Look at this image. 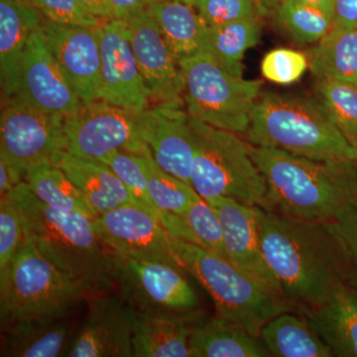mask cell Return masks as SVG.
I'll return each instance as SVG.
<instances>
[{
    "label": "cell",
    "mask_w": 357,
    "mask_h": 357,
    "mask_svg": "<svg viewBox=\"0 0 357 357\" xmlns=\"http://www.w3.org/2000/svg\"><path fill=\"white\" fill-rule=\"evenodd\" d=\"M86 294L26 236L8 287L0 294L1 325L10 321L70 317Z\"/></svg>",
    "instance_id": "obj_7"
},
{
    "label": "cell",
    "mask_w": 357,
    "mask_h": 357,
    "mask_svg": "<svg viewBox=\"0 0 357 357\" xmlns=\"http://www.w3.org/2000/svg\"><path fill=\"white\" fill-rule=\"evenodd\" d=\"M65 119L17 98H6L0 116V159L24 180L32 167L67 151Z\"/></svg>",
    "instance_id": "obj_10"
},
{
    "label": "cell",
    "mask_w": 357,
    "mask_h": 357,
    "mask_svg": "<svg viewBox=\"0 0 357 357\" xmlns=\"http://www.w3.org/2000/svg\"><path fill=\"white\" fill-rule=\"evenodd\" d=\"M282 0H256L262 15H266L270 11L276 10Z\"/></svg>",
    "instance_id": "obj_44"
},
{
    "label": "cell",
    "mask_w": 357,
    "mask_h": 357,
    "mask_svg": "<svg viewBox=\"0 0 357 357\" xmlns=\"http://www.w3.org/2000/svg\"><path fill=\"white\" fill-rule=\"evenodd\" d=\"M76 332L70 316L7 321L2 324L1 356H65Z\"/></svg>",
    "instance_id": "obj_22"
},
{
    "label": "cell",
    "mask_w": 357,
    "mask_h": 357,
    "mask_svg": "<svg viewBox=\"0 0 357 357\" xmlns=\"http://www.w3.org/2000/svg\"><path fill=\"white\" fill-rule=\"evenodd\" d=\"M0 294L8 287L14 260L25 241V230L17 206L10 197H0Z\"/></svg>",
    "instance_id": "obj_34"
},
{
    "label": "cell",
    "mask_w": 357,
    "mask_h": 357,
    "mask_svg": "<svg viewBox=\"0 0 357 357\" xmlns=\"http://www.w3.org/2000/svg\"><path fill=\"white\" fill-rule=\"evenodd\" d=\"M13 98L36 109L65 117L83 109V102L49 50L41 25L33 31L26 45L20 89Z\"/></svg>",
    "instance_id": "obj_16"
},
{
    "label": "cell",
    "mask_w": 357,
    "mask_h": 357,
    "mask_svg": "<svg viewBox=\"0 0 357 357\" xmlns=\"http://www.w3.org/2000/svg\"><path fill=\"white\" fill-rule=\"evenodd\" d=\"M93 223L114 255L167 263L185 270L163 225L142 206H119L98 215Z\"/></svg>",
    "instance_id": "obj_12"
},
{
    "label": "cell",
    "mask_w": 357,
    "mask_h": 357,
    "mask_svg": "<svg viewBox=\"0 0 357 357\" xmlns=\"http://www.w3.org/2000/svg\"><path fill=\"white\" fill-rule=\"evenodd\" d=\"M100 25L58 24L43 17L47 46L84 105L98 100L102 83Z\"/></svg>",
    "instance_id": "obj_13"
},
{
    "label": "cell",
    "mask_w": 357,
    "mask_h": 357,
    "mask_svg": "<svg viewBox=\"0 0 357 357\" xmlns=\"http://www.w3.org/2000/svg\"><path fill=\"white\" fill-rule=\"evenodd\" d=\"M257 218L263 255L291 306H321L347 283L331 222L261 208H257Z\"/></svg>",
    "instance_id": "obj_1"
},
{
    "label": "cell",
    "mask_w": 357,
    "mask_h": 357,
    "mask_svg": "<svg viewBox=\"0 0 357 357\" xmlns=\"http://www.w3.org/2000/svg\"><path fill=\"white\" fill-rule=\"evenodd\" d=\"M258 338L241 326L215 317L208 323L192 324L190 354L194 357L271 356Z\"/></svg>",
    "instance_id": "obj_25"
},
{
    "label": "cell",
    "mask_w": 357,
    "mask_h": 357,
    "mask_svg": "<svg viewBox=\"0 0 357 357\" xmlns=\"http://www.w3.org/2000/svg\"><path fill=\"white\" fill-rule=\"evenodd\" d=\"M192 7L208 27L262 16L256 0H194Z\"/></svg>",
    "instance_id": "obj_37"
},
{
    "label": "cell",
    "mask_w": 357,
    "mask_h": 357,
    "mask_svg": "<svg viewBox=\"0 0 357 357\" xmlns=\"http://www.w3.org/2000/svg\"><path fill=\"white\" fill-rule=\"evenodd\" d=\"M98 161L109 166L116 174L117 177L121 178L122 183L128 187L134 198L159 220H161L163 213L157 210L148 192V178L144 155L128 153V152L116 150L105 155Z\"/></svg>",
    "instance_id": "obj_35"
},
{
    "label": "cell",
    "mask_w": 357,
    "mask_h": 357,
    "mask_svg": "<svg viewBox=\"0 0 357 357\" xmlns=\"http://www.w3.org/2000/svg\"><path fill=\"white\" fill-rule=\"evenodd\" d=\"M181 1L185 2V3L189 4V6H192V3H194V0H181Z\"/></svg>",
    "instance_id": "obj_46"
},
{
    "label": "cell",
    "mask_w": 357,
    "mask_h": 357,
    "mask_svg": "<svg viewBox=\"0 0 357 357\" xmlns=\"http://www.w3.org/2000/svg\"><path fill=\"white\" fill-rule=\"evenodd\" d=\"M309 68L318 81L357 86V29L335 27L307 53Z\"/></svg>",
    "instance_id": "obj_27"
},
{
    "label": "cell",
    "mask_w": 357,
    "mask_h": 357,
    "mask_svg": "<svg viewBox=\"0 0 357 357\" xmlns=\"http://www.w3.org/2000/svg\"><path fill=\"white\" fill-rule=\"evenodd\" d=\"M119 296L135 314L198 321L201 301L185 270L167 263L114 255Z\"/></svg>",
    "instance_id": "obj_9"
},
{
    "label": "cell",
    "mask_w": 357,
    "mask_h": 357,
    "mask_svg": "<svg viewBox=\"0 0 357 357\" xmlns=\"http://www.w3.org/2000/svg\"><path fill=\"white\" fill-rule=\"evenodd\" d=\"M185 79L188 112L204 123L236 134L246 133L260 98L262 82L232 76L206 52L178 62Z\"/></svg>",
    "instance_id": "obj_8"
},
{
    "label": "cell",
    "mask_w": 357,
    "mask_h": 357,
    "mask_svg": "<svg viewBox=\"0 0 357 357\" xmlns=\"http://www.w3.org/2000/svg\"><path fill=\"white\" fill-rule=\"evenodd\" d=\"M8 196L20 211L26 236L88 299L116 286L114 255L96 232L95 218L47 206L24 181Z\"/></svg>",
    "instance_id": "obj_2"
},
{
    "label": "cell",
    "mask_w": 357,
    "mask_h": 357,
    "mask_svg": "<svg viewBox=\"0 0 357 357\" xmlns=\"http://www.w3.org/2000/svg\"><path fill=\"white\" fill-rule=\"evenodd\" d=\"M84 9L98 18L105 20H114V6L110 0H77Z\"/></svg>",
    "instance_id": "obj_43"
},
{
    "label": "cell",
    "mask_w": 357,
    "mask_h": 357,
    "mask_svg": "<svg viewBox=\"0 0 357 357\" xmlns=\"http://www.w3.org/2000/svg\"><path fill=\"white\" fill-rule=\"evenodd\" d=\"M164 0H110L114 6L115 18L126 20L129 16L145 10L147 7Z\"/></svg>",
    "instance_id": "obj_42"
},
{
    "label": "cell",
    "mask_w": 357,
    "mask_h": 357,
    "mask_svg": "<svg viewBox=\"0 0 357 357\" xmlns=\"http://www.w3.org/2000/svg\"><path fill=\"white\" fill-rule=\"evenodd\" d=\"M140 112L103 100L84 105L77 114L66 117L67 151L96 161L116 150L137 155L151 153L141 137Z\"/></svg>",
    "instance_id": "obj_11"
},
{
    "label": "cell",
    "mask_w": 357,
    "mask_h": 357,
    "mask_svg": "<svg viewBox=\"0 0 357 357\" xmlns=\"http://www.w3.org/2000/svg\"><path fill=\"white\" fill-rule=\"evenodd\" d=\"M133 314L134 356H191L189 338L192 324L168 317Z\"/></svg>",
    "instance_id": "obj_26"
},
{
    "label": "cell",
    "mask_w": 357,
    "mask_h": 357,
    "mask_svg": "<svg viewBox=\"0 0 357 357\" xmlns=\"http://www.w3.org/2000/svg\"><path fill=\"white\" fill-rule=\"evenodd\" d=\"M126 20L134 56L151 102L184 105V75L157 23L146 9Z\"/></svg>",
    "instance_id": "obj_14"
},
{
    "label": "cell",
    "mask_w": 357,
    "mask_h": 357,
    "mask_svg": "<svg viewBox=\"0 0 357 357\" xmlns=\"http://www.w3.org/2000/svg\"><path fill=\"white\" fill-rule=\"evenodd\" d=\"M89 300L86 319L65 356L133 357L132 310L119 294H103Z\"/></svg>",
    "instance_id": "obj_17"
},
{
    "label": "cell",
    "mask_w": 357,
    "mask_h": 357,
    "mask_svg": "<svg viewBox=\"0 0 357 357\" xmlns=\"http://www.w3.org/2000/svg\"><path fill=\"white\" fill-rule=\"evenodd\" d=\"M249 151L266 181L270 211L333 222L354 208L357 161H321L251 144Z\"/></svg>",
    "instance_id": "obj_3"
},
{
    "label": "cell",
    "mask_w": 357,
    "mask_h": 357,
    "mask_svg": "<svg viewBox=\"0 0 357 357\" xmlns=\"http://www.w3.org/2000/svg\"><path fill=\"white\" fill-rule=\"evenodd\" d=\"M333 26L357 29V0H335Z\"/></svg>",
    "instance_id": "obj_41"
},
{
    "label": "cell",
    "mask_w": 357,
    "mask_h": 357,
    "mask_svg": "<svg viewBox=\"0 0 357 357\" xmlns=\"http://www.w3.org/2000/svg\"><path fill=\"white\" fill-rule=\"evenodd\" d=\"M190 116L195 138L192 187L199 196L206 201L227 197L269 210L266 181L251 157L249 143Z\"/></svg>",
    "instance_id": "obj_6"
},
{
    "label": "cell",
    "mask_w": 357,
    "mask_h": 357,
    "mask_svg": "<svg viewBox=\"0 0 357 357\" xmlns=\"http://www.w3.org/2000/svg\"><path fill=\"white\" fill-rule=\"evenodd\" d=\"M144 160L148 192L157 210L183 217L189 208L196 190L164 171L155 162L151 153L144 155Z\"/></svg>",
    "instance_id": "obj_32"
},
{
    "label": "cell",
    "mask_w": 357,
    "mask_h": 357,
    "mask_svg": "<svg viewBox=\"0 0 357 357\" xmlns=\"http://www.w3.org/2000/svg\"><path fill=\"white\" fill-rule=\"evenodd\" d=\"M276 16L279 25L298 44L317 43L333 27L332 10L300 0H282Z\"/></svg>",
    "instance_id": "obj_31"
},
{
    "label": "cell",
    "mask_w": 357,
    "mask_h": 357,
    "mask_svg": "<svg viewBox=\"0 0 357 357\" xmlns=\"http://www.w3.org/2000/svg\"><path fill=\"white\" fill-rule=\"evenodd\" d=\"M52 163L64 171L84 195L96 217L128 204L142 206L116 174L102 162L81 158L63 150L53 157Z\"/></svg>",
    "instance_id": "obj_21"
},
{
    "label": "cell",
    "mask_w": 357,
    "mask_h": 357,
    "mask_svg": "<svg viewBox=\"0 0 357 357\" xmlns=\"http://www.w3.org/2000/svg\"><path fill=\"white\" fill-rule=\"evenodd\" d=\"M298 311L333 356L357 357V289L345 283L325 304Z\"/></svg>",
    "instance_id": "obj_23"
},
{
    "label": "cell",
    "mask_w": 357,
    "mask_h": 357,
    "mask_svg": "<svg viewBox=\"0 0 357 357\" xmlns=\"http://www.w3.org/2000/svg\"><path fill=\"white\" fill-rule=\"evenodd\" d=\"M249 144L321 161H357V148L319 98L265 91L246 131Z\"/></svg>",
    "instance_id": "obj_4"
},
{
    "label": "cell",
    "mask_w": 357,
    "mask_h": 357,
    "mask_svg": "<svg viewBox=\"0 0 357 357\" xmlns=\"http://www.w3.org/2000/svg\"><path fill=\"white\" fill-rule=\"evenodd\" d=\"M300 1L306 2V3L314 4V6L324 7L333 11V1L335 0H300Z\"/></svg>",
    "instance_id": "obj_45"
},
{
    "label": "cell",
    "mask_w": 357,
    "mask_h": 357,
    "mask_svg": "<svg viewBox=\"0 0 357 357\" xmlns=\"http://www.w3.org/2000/svg\"><path fill=\"white\" fill-rule=\"evenodd\" d=\"M331 227L342 252L345 279L357 289V215L354 208L331 222Z\"/></svg>",
    "instance_id": "obj_40"
},
{
    "label": "cell",
    "mask_w": 357,
    "mask_h": 357,
    "mask_svg": "<svg viewBox=\"0 0 357 357\" xmlns=\"http://www.w3.org/2000/svg\"><path fill=\"white\" fill-rule=\"evenodd\" d=\"M317 93L340 130L357 148V86L318 81Z\"/></svg>",
    "instance_id": "obj_33"
},
{
    "label": "cell",
    "mask_w": 357,
    "mask_h": 357,
    "mask_svg": "<svg viewBox=\"0 0 357 357\" xmlns=\"http://www.w3.org/2000/svg\"><path fill=\"white\" fill-rule=\"evenodd\" d=\"M309 68L307 56L288 48H277L263 58L261 72L268 81L278 84H291L299 81Z\"/></svg>",
    "instance_id": "obj_38"
},
{
    "label": "cell",
    "mask_w": 357,
    "mask_h": 357,
    "mask_svg": "<svg viewBox=\"0 0 357 357\" xmlns=\"http://www.w3.org/2000/svg\"><path fill=\"white\" fill-rule=\"evenodd\" d=\"M206 202L217 211L222 222L227 259L268 292L286 301L280 284L263 255L257 206H248L227 197Z\"/></svg>",
    "instance_id": "obj_18"
},
{
    "label": "cell",
    "mask_w": 357,
    "mask_h": 357,
    "mask_svg": "<svg viewBox=\"0 0 357 357\" xmlns=\"http://www.w3.org/2000/svg\"><path fill=\"white\" fill-rule=\"evenodd\" d=\"M43 15L25 0H0V84L6 98L17 95L26 45Z\"/></svg>",
    "instance_id": "obj_20"
},
{
    "label": "cell",
    "mask_w": 357,
    "mask_h": 357,
    "mask_svg": "<svg viewBox=\"0 0 357 357\" xmlns=\"http://www.w3.org/2000/svg\"><path fill=\"white\" fill-rule=\"evenodd\" d=\"M98 28L102 49L98 100L136 112L149 109V91L134 56L126 20H107Z\"/></svg>",
    "instance_id": "obj_15"
},
{
    "label": "cell",
    "mask_w": 357,
    "mask_h": 357,
    "mask_svg": "<svg viewBox=\"0 0 357 357\" xmlns=\"http://www.w3.org/2000/svg\"><path fill=\"white\" fill-rule=\"evenodd\" d=\"M36 7L44 18L58 24L96 27V16L89 13L77 0H25Z\"/></svg>",
    "instance_id": "obj_39"
},
{
    "label": "cell",
    "mask_w": 357,
    "mask_h": 357,
    "mask_svg": "<svg viewBox=\"0 0 357 357\" xmlns=\"http://www.w3.org/2000/svg\"><path fill=\"white\" fill-rule=\"evenodd\" d=\"M170 238L183 268L210 294L218 318L259 337L268 321L292 310L288 302L268 292L227 258L198 244Z\"/></svg>",
    "instance_id": "obj_5"
},
{
    "label": "cell",
    "mask_w": 357,
    "mask_h": 357,
    "mask_svg": "<svg viewBox=\"0 0 357 357\" xmlns=\"http://www.w3.org/2000/svg\"><path fill=\"white\" fill-rule=\"evenodd\" d=\"M270 356L330 357L332 352L304 317L285 312L263 326L259 335Z\"/></svg>",
    "instance_id": "obj_28"
},
{
    "label": "cell",
    "mask_w": 357,
    "mask_h": 357,
    "mask_svg": "<svg viewBox=\"0 0 357 357\" xmlns=\"http://www.w3.org/2000/svg\"><path fill=\"white\" fill-rule=\"evenodd\" d=\"M354 211H356V213L357 215V198L356 199V202H354Z\"/></svg>",
    "instance_id": "obj_47"
},
{
    "label": "cell",
    "mask_w": 357,
    "mask_h": 357,
    "mask_svg": "<svg viewBox=\"0 0 357 357\" xmlns=\"http://www.w3.org/2000/svg\"><path fill=\"white\" fill-rule=\"evenodd\" d=\"M184 105H155L140 112L139 131L157 164L192 185L195 138Z\"/></svg>",
    "instance_id": "obj_19"
},
{
    "label": "cell",
    "mask_w": 357,
    "mask_h": 357,
    "mask_svg": "<svg viewBox=\"0 0 357 357\" xmlns=\"http://www.w3.org/2000/svg\"><path fill=\"white\" fill-rule=\"evenodd\" d=\"M261 29L260 17L217 27L208 26L206 52L229 74L243 77L244 55L248 49L259 43Z\"/></svg>",
    "instance_id": "obj_29"
},
{
    "label": "cell",
    "mask_w": 357,
    "mask_h": 357,
    "mask_svg": "<svg viewBox=\"0 0 357 357\" xmlns=\"http://www.w3.org/2000/svg\"><path fill=\"white\" fill-rule=\"evenodd\" d=\"M24 182L30 191L47 206L83 213L91 218H96L84 195L64 171L52 162L32 167L26 173Z\"/></svg>",
    "instance_id": "obj_30"
},
{
    "label": "cell",
    "mask_w": 357,
    "mask_h": 357,
    "mask_svg": "<svg viewBox=\"0 0 357 357\" xmlns=\"http://www.w3.org/2000/svg\"><path fill=\"white\" fill-rule=\"evenodd\" d=\"M192 230L197 244L227 258L222 222L210 203L196 192L189 208L182 217Z\"/></svg>",
    "instance_id": "obj_36"
},
{
    "label": "cell",
    "mask_w": 357,
    "mask_h": 357,
    "mask_svg": "<svg viewBox=\"0 0 357 357\" xmlns=\"http://www.w3.org/2000/svg\"><path fill=\"white\" fill-rule=\"evenodd\" d=\"M178 62L206 50L208 26L194 7L181 0H164L147 7Z\"/></svg>",
    "instance_id": "obj_24"
}]
</instances>
